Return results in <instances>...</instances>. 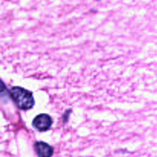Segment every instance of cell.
<instances>
[{
	"label": "cell",
	"instance_id": "7a4b0ae2",
	"mask_svg": "<svg viewBox=\"0 0 157 157\" xmlns=\"http://www.w3.org/2000/svg\"><path fill=\"white\" fill-rule=\"evenodd\" d=\"M53 124V120L46 113H41L35 117L32 122V125L38 131L44 132L48 130Z\"/></svg>",
	"mask_w": 157,
	"mask_h": 157
},
{
	"label": "cell",
	"instance_id": "3957f363",
	"mask_svg": "<svg viewBox=\"0 0 157 157\" xmlns=\"http://www.w3.org/2000/svg\"><path fill=\"white\" fill-rule=\"evenodd\" d=\"M34 148L39 157H51L53 155V148L49 144L42 141L35 143Z\"/></svg>",
	"mask_w": 157,
	"mask_h": 157
},
{
	"label": "cell",
	"instance_id": "6da1fadb",
	"mask_svg": "<svg viewBox=\"0 0 157 157\" xmlns=\"http://www.w3.org/2000/svg\"><path fill=\"white\" fill-rule=\"evenodd\" d=\"M9 94L17 107L21 110H30L35 105V99L32 93L23 87H13L11 88Z\"/></svg>",
	"mask_w": 157,
	"mask_h": 157
}]
</instances>
